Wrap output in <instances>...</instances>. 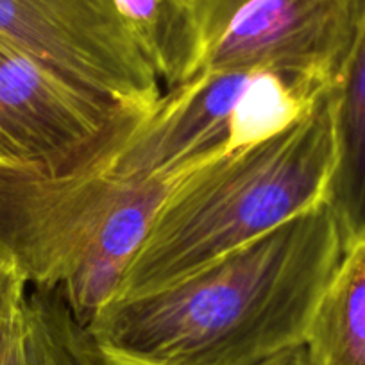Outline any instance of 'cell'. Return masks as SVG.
Returning <instances> with one entry per match:
<instances>
[{"mask_svg":"<svg viewBox=\"0 0 365 365\" xmlns=\"http://www.w3.org/2000/svg\"><path fill=\"white\" fill-rule=\"evenodd\" d=\"M344 255L324 202L86 326L104 365H262L301 346Z\"/></svg>","mask_w":365,"mask_h":365,"instance_id":"1","label":"cell"},{"mask_svg":"<svg viewBox=\"0 0 365 365\" xmlns=\"http://www.w3.org/2000/svg\"><path fill=\"white\" fill-rule=\"evenodd\" d=\"M331 165L329 86L289 128L182 179L158 210L117 297L172 285L317 208Z\"/></svg>","mask_w":365,"mask_h":365,"instance_id":"2","label":"cell"},{"mask_svg":"<svg viewBox=\"0 0 365 365\" xmlns=\"http://www.w3.org/2000/svg\"><path fill=\"white\" fill-rule=\"evenodd\" d=\"M195 170L135 182L0 163V262L27 285L59 287L88 326L117 297L158 210Z\"/></svg>","mask_w":365,"mask_h":365,"instance_id":"3","label":"cell"},{"mask_svg":"<svg viewBox=\"0 0 365 365\" xmlns=\"http://www.w3.org/2000/svg\"><path fill=\"white\" fill-rule=\"evenodd\" d=\"M326 88L263 68H205L161 96L104 174L150 181L195 170L289 128Z\"/></svg>","mask_w":365,"mask_h":365,"instance_id":"4","label":"cell"},{"mask_svg":"<svg viewBox=\"0 0 365 365\" xmlns=\"http://www.w3.org/2000/svg\"><path fill=\"white\" fill-rule=\"evenodd\" d=\"M147 111L86 90L0 38V163L103 172Z\"/></svg>","mask_w":365,"mask_h":365,"instance_id":"5","label":"cell"},{"mask_svg":"<svg viewBox=\"0 0 365 365\" xmlns=\"http://www.w3.org/2000/svg\"><path fill=\"white\" fill-rule=\"evenodd\" d=\"M185 2L201 38V70L263 68L329 88L365 33V0Z\"/></svg>","mask_w":365,"mask_h":365,"instance_id":"6","label":"cell"},{"mask_svg":"<svg viewBox=\"0 0 365 365\" xmlns=\"http://www.w3.org/2000/svg\"><path fill=\"white\" fill-rule=\"evenodd\" d=\"M0 38L124 106L149 110L161 97L113 0H0Z\"/></svg>","mask_w":365,"mask_h":365,"instance_id":"7","label":"cell"},{"mask_svg":"<svg viewBox=\"0 0 365 365\" xmlns=\"http://www.w3.org/2000/svg\"><path fill=\"white\" fill-rule=\"evenodd\" d=\"M322 202L344 251L365 242V33L333 86V165Z\"/></svg>","mask_w":365,"mask_h":365,"instance_id":"8","label":"cell"},{"mask_svg":"<svg viewBox=\"0 0 365 365\" xmlns=\"http://www.w3.org/2000/svg\"><path fill=\"white\" fill-rule=\"evenodd\" d=\"M0 365H104L59 287H34L0 342Z\"/></svg>","mask_w":365,"mask_h":365,"instance_id":"9","label":"cell"},{"mask_svg":"<svg viewBox=\"0 0 365 365\" xmlns=\"http://www.w3.org/2000/svg\"><path fill=\"white\" fill-rule=\"evenodd\" d=\"M308 365H365V242L344 251L303 340Z\"/></svg>","mask_w":365,"mask_h":365,"instance_id":"10","label":"cell"},{"mask_svg":"<svg viewBox=\"0 0 365 365\" xmlns=\"http://www.w3.org/2000/svg\"><path fill=\"white\" fill-rule=\"evenodd\" d=\"M113 4L168 90L201 70V38L185 0H113Z\"/></svg>","mask_w":365,"mask_h":365,"instance_id":"11","label":"cell"},{"mask_svg":"<svg viewBox=\"0 0 365 365\" xmlns=\"http://www.w3.org/2000/svg\"><path fill=\"white\" fill-rule=\"evenodd\" d=\"M27 282L8 263L0 262V342L26 301Z\"/></svg>","mask_w":365,"mask_h":365,"instance_id":"12","label":"cell"},{"mask_svg":"<svg viewBox=\"0 0 365 365\" xmlns=\"http://www.w3.org/2000/svg\"><path fill=\"white\" fill-rule=\"evenodd\" d=\"M262 365H308V360L303 344H301V346L290 347V349L269 358V360L263 361Z\"/></svg>","mask_w":365,"mask_h":365,"instance_id":"13","label":"cell"}]
</instances>
